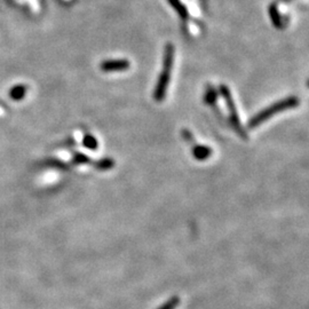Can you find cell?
<instances>
[{
  "instance_id": "obj_1",
  "label": "cell",
  "mask_w": 309,
  "mask_h": 309,
  "mask_svg": "<svg viewBox=\"0 0 309 309\" xmlns=\"http://www.w3.org/2000/svg\"><path fill=\"white\" fill-rule=\"evenodd\" d=\"M174 53L175 50L173 44L168 43L166 46H165L164 58H163V69L158 77L157 85H156L154 92V99L155 101H157V102L164 101L165 96H166L168 84H170L171 79V73L172 70H173Z\"/></svg>"
},
{
  "instance_id": "obj_2",
  "label": "cell",
  "mask_w": 309,
  "mask_h": 309,
  "mask_svg": "<svg viewBox=\"0 0 309 309\" xmlns=\"http://www.w3.org/2000/svg\"><path fill=\"white\" fill-rule=\"evenodd\" d=\"M299 99L297 96H288L285 99L279 100L277 102H275L274 105L267 107L266 109L261 110V111L256 113L254 117H252V119L249 122V127L250 128H255L259 125H261L262 123L267 122L268 119H271L273 116L277 115L279 112L286 111V110L294 109L299 106Z\"/></svg>"
},
{
  "instance_id": "obj_3",
  "label": "cell",
  "mask_w": 309,
  "mask_h": 309,
  "mask_svg": "<svg viewBox=\"0 0 309 309\" xmlns=\"http://www.w3.org/2000/svg\"><path fill=\"white\" fill-rule=\"evenodd\" d=\"M219 93L221 94V96L223 97L224 102H226V105H227V108H228V110H229L230 123H232L234 129H235V131L238 133L239 136H242L243 139H246V132L244 131L243 127H242V124H240L238 112H237L235 101H234V99H233L232 92H230L229 87L227 85H220Z\"/></svg>"
},
{
  "instance_id": "obj_4",
  "label": "cell",
  "mask_w": 309,
  "mask_h": 309,
  "mask_svg": "<svg viewBox=\"0 0 309 309\" xmlns=\"http://www.w3.org/2000/svg\"><path fill=\"white\" fill-rule=\"evenodd\" d=\"M131 67L128 60H106L100 64V69L105 73H117L127 70Z\"/></svg>"
},
{
  "instance_id": "obj_5",
  "label": "cell",
  "mask_w": 309,
  "mask_h": 309,
  "mask_svg": "<svg viewBox=\"0 0 309 309\" xmlns=\"http://www.w3.org/2000/svg\"><path fill=\"white\" fill-rule=\"evenodd\" d=\"M268 14H269V18H271L273 25L278 30H281L284 27V23H283V18L281 16V13L278 11L277 5L275 2L269 5L268 7Z\"/></svg>"
},
{
  "instance_id": "obj_6",
  "label": "cell",
  "mask_w": 309,
  "mask_h": 309,
  "mask_svg": "<svg viewBox=\"0 0 309 309\" xmlns=\"http://www.w3.org/2000/svg\"><path fill=\"white\" fill-rule=\"evenodd\" d=\"M168 4L171 5V7L174 9L175 13L179 15V18H180L182 21H188L189 19V12H188L187 7H185V5L183 4V2L181 1V0H167Z\"/></svg>"
},
{
  "instance_id": "obj_7",
  "label": "cell",
  "mask_w": 309,
  "mask_h": 309,
  "mask_svg": "<svg viewBox=\"0 0 309 309\" xmlns=\"http://www.w3.org/2000/svg\"><path fill=\"white\" fill-rule=\"evenodd\" d=\"M212 155V149L207 145H195L193 149V156L196 161L203 162L206 161L207 158L211 157Z\"/></svg>"
},
{
  "instance_id": "obj_8",
  "label": "cell",
  "mask_w": 309,
  "mask_h": 309,
  "mask_svg": "<svg viewBox=\"0 0 309 309\" xmlns=\"http://www.w3.org/2000/svg\"><path fill=\"white\" fill-rule=\"evenodd\" d=\"M218 101V91L212 86L207 87L204 94V103L207 106H214Z\"/></svg>"
},
{
  "instance_id": "obj_9",
  "label": "cell",
  "mask_w": 309,
  "mask_h": 309,
  "mask_svg": "<svg viewBox=\"0 0 309 309\" xmlns=\"http://www.w3.org/2000/svg\"><path fill=\"white\" fill-rule=\"evenodd\" d=\"M25 95H27V86L24 85H16L9 92V96L14 101H21Z\"/></svg>"
},
{
  "instance_id": "obj_10",
  "label": "cell",
  "mask_w": 309,
  "mask_h": 309,
  "mask_svg": "<svg viewBox=\"0 0 309 309\" xmlns=\"http://www.w3.org/2000/svg\"><path fill=\"white\" fill-rule=\"evenodd\" d=\"M94 165H95V168H97L99 171H108L115 166V161L111 158H103L100 159L99 162H96Z\"/></svg>"
},
{
  "instance_id": "obj_11",
  "label": "cell",
  "mask_w": 309,
  "mask_h": 309,
  "mask_svg": "<svg viewBox=\"0 0 309 309\" xmlns=\"http://www.w3.org/2000/svg\"><path fill=\"white\" fill-rule=\"evenodd\" d=\"M83 145L90 150H96L99 148V142L92 134H86L83 139Z\"/></svg>"
},
{
  "instance_id": "obj_12",
  "label": "cell",
  "mask_w": 309,
  "mask_h": 309,
  "mask_svg": "<svg viewBox=\"0 0 309 309\" xmlns=\"http://www.w3.org/2000/svg\"><path fill=\"white\" fill-rule=\"evenodd\" d=\"M180 301H181L180 298H179L178 295H174V297H171L170 299H168L165 304L159 306L157 309H175L179 305H180Z\"/></svg>"
},
{
  "instance_id": "obj_13",
  "label": "cell",
  "mask_w": 309,
  "mask_h": 309,
  "mask_svg": "<svg viewBox=\"0 0 309 309\" xmlns=\"http://www.w3.org/2000/svg\"><path fill=\"white\" fill-rule=\"evenodd\" d=\"M92 162V159H91L89 156L84 155V154H80V152H76V154L73 155V163L77 165H83V164H90V163Z\"/></svg>"
}]
</instances>
